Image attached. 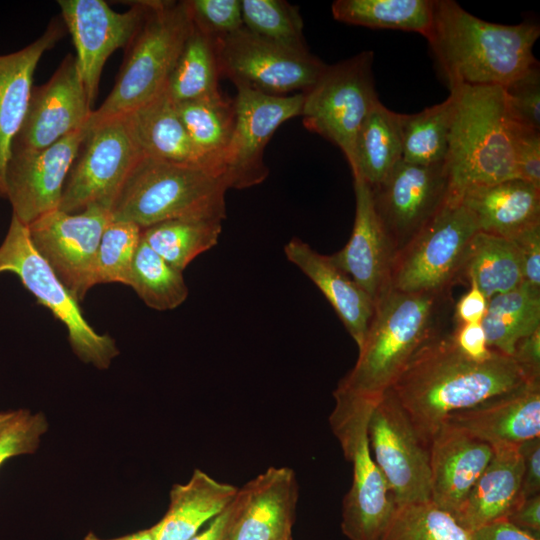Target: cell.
Wrapping results in <instances>:
<instances>
[{
  "mask_svg": "<svg viewBox=\"0 0 540 540\" xmlns=\"http://www.w3.org/2000/svg\"><path fill=\"white\" fill-rule=\"evenodd\" d=\"M235 87V125L225 180L229 189H246L261 184L269 175L265 147L278 127L301 115L304 93L274 96L245 86Z\"/></svg>",
  "mask_w": 540,
  "mask_h": 540,
  "instance_id": "2e32d148",
  "label": "cell"
},
{
  "mask_svg": "<svg viewBox=\"0 0 540 540\" xmlns=\"http://www.w3.org/2000/svg\"><path fill=\"white\" fill-rule=\"evenodd\" d=\"M141 241L136 224L111 218L102 234L92 272L91 286L121 283L128 286L135 253Z\"/></svg>",
  "mask_w": 540,
  "mask_h": 540,
  "instance_id": "ab89813d",
  "label": "cell"
},
{
  "mask_svg": "<svg viewBox=\"0 0 540 540\" xmlns=\"http://www.w3.org/2000/svg\"><path fill=\"white\" fill-rule=\"evenodd\" d=\"M398 114L379 100L358 131L350 168L353 176L362 178L370 187L381 183L402 160Z\"/></svg>",
  "mask_w": 540,
  "mask_h": 540,
  "instance_id": "4dcf8cb0",
  "label": "cell"
},
{
  "mask_svg": "<svg viewBox=\"0 0 540 540\" xmlns=\"http://www.w3.org/2000/svg\"><path fill=\"white\" fill-rule=\"evenodd\" d=\"M142 157L125 115L88 127L58 209L78 213L89 206H100L111 212L123 184Z\"/></svg>",
  "mask_w": 540,
  "mask_h": 540,
  "instance_id": "8fae6325",
  "label": "cell"
},
{
  "mask_svg": "<svg viewBox=\"0 0 540 540\" xmlns=\"http://www.w3.org/2000/svg\"><path fill=\"white\" fill-rule=\"evenodd\" d=\"M479 231L460 200H450L393 258L388 288L401 292H443L462 280L468 249Z\"/></svg>",
  "mask_w": 540,
  "mask_h": 540,
  "instance_id": "9c48e42d",
  "label": "cell"
},
{
  "mask_svg": "<svg viewBox=\"0 0 540 540\" xmlns=\"http://www.w3.org/2000/svg\"><path fill=\"white\" fill-rule=\"evenodd\" d=\"M435 0H336L333 17L340 22L373 29L417 32L427 37Z\"/></svg>",
  "mask_w": 540,
  "mask_h": 540,
  "instance_id": "836d02e7",
  "label": "cell"
},
{
  "mask_svg": "<svg viewBox=\"0 0 540 540\" xmlns=\"http://www.w3.org/2000/svg\"><path fill=\"white\" fill-rule=\"evenodd\" d=\"M374 54L363 51L327 65L304 93V126L336 145L351 166L358 131L379 101L372 72Z\"/></svg>",
  "mask_w": 540,
  "mask_h": 540,
  "instance_id": "30bf717a",
  "label": "cell"
},
{
  "mask_svg": "<svg viewBox=\"0 0 540 540\" xmlns=\"http://www.w3.org/2000/svg\"><path fill=\"white\" fill-rule=\"evenodd\" d=\"M451 336L456 346L472 359L485 360L494 352L487 345L481 323H455Z\"/></svg>",
  "mask_w": 540,
  "mask_h": 540,
  "instance_id": "7dc6e473",
  "label": "cell"
},
{
  "mask_svg": "<svg viewBox=\"0 0 540 540\" xmlns=\"http://www.w3.org/2000/svg\"><path fill=\"white\" fill-rule=\"evenodd\" d=\"M151 1H139L125 12L103 0H60L61 19L76 50L81 78L91 106L98 93L103 67L110 55L130 44L140 29Z\"/></svg>",
  "mask_w": 540,
  "mask_h": 540,
  "instance_id": "e0dca14e",
  "label": "cell"
},
{
  "mask_svg": "<svg viewBox=\"0 0 540 540\" xmlns=\"http://www.w3.org/2000/svg\"><path fill=\"white\" fill-rule=\"evenodd\" d=\"M371 191L375 211L395 256L448 201L445 162L418 165L401 160Z\"/></svg>",
  "mask_w": 540,
  "mask_h": 540,
  "instance_id": "5bb4252c",
  "label": "cell"
},
{
  "mask_svg": "<svg viewBox=\"0 0 540 540\" xmlns=\"http://www.w3.org/2000/svg\"><path fill=\"white\" fill-rule=\"evenodd\" d=\"M481 325L488 347L512 357L516 343L540 328V291L523 281L493 296Z\"/></svg>",
  "mask_w": 540,
  "mask_h": 540,
  "instance_id": "1f68e13d",
  "label": "cell"
},
{
  "mask_svg": "<svg viewBox=\"0 0 540 540\" xmlns=\"http://www.w3.org/2000/svg\"><path fill=\"white\" fill-rule=\"evenodd\" d=\"M193 24L215 39L243 28L241 0L186 1Z\"/></svg>",
  "mask_w": 540,
  "mask_h": 540,
  "instance_id": "7bdbcfd3",
  "label": "cell"
},
{
  "mask_svg": "<svg viewBox=\"0 0 540 540\" xmlns=\"http://www.w3.org/2000/svg\"><path fill=\"white\" fill-rule=\"evenodd\" d=\"M512 358L533 384H540V328L520 339Z\"/></svg>",
  "mask_w": 540,
  "mask_h": 540,
  "instance_id": "681fc988",
  "label": "cell"
},
{
  "mask_svg": "<svg viewBox=\"0 0 540 540\" xmlns=\"http://www.w3.org/2000/svg\"><path fill=\"white\" fill-rule=\"evenodd\" d=\"M223 177L203 168L142 157L111 207V218L141 229L172 219L226 218Z\"/></svg>",
  "mask_w": 540,
  "mask_h": 540,
  "instance_id": "5b68a950",
  "label": "cell"
},
{
  "mask_svg": "<svg viewBox=\"0 0 540 540\" xmlns=\"http://www.w3.org/2000/svg\"><path fill=\"white\" fill-rule=\"evenodd\" d=\"M82 540H156L153 526L111 539H103L95 533L89 532Z\"/></svg>",
  "mask_w": 540,
  "mask_h": 540,
  "instance_id": "11a10c76",
  "label": "cell"
},
{
  "mask_svg": "<svg viewBox=\"0 0 540 540\" xmlns=\"http://www.w3.org/2000/svg\"><path fill=\"white\" fill-rule=\"evenodd\" d=\"M176 109L202 168L225 179L227 155L235 125L234 100L218 91L176 104Z\"/></svg>",
  "mask_w": 540,
  "mask_h": 540,
  "instance_id": "f546056e",
  "label": "cell"
},
{
  "mask_svg": "<svg viewBox=\"0 0 540 540\" xmlns=\"http://www.w3.org/2000/svg\"><path fill=\"white\" fill-rule=\"evenodd\" d=\"M356 209L346 245L331 260L376 301L387 291L394 253L374 208L371 187L353 176Z\"/></svg>",
  "mask_w": 540,
  "mask_h": 540,
  "instance_id": "7402d4cb",
  "label": "cell"
},
{
  "mask_svg": "<svg viewBox=\"0 0 540 540\" xmlns=\"http://www.w3.org/2000/svg\"><path fill=\"white\" fill-rule=\"evenodd\" d=\"M512 127L517 178L540 188V131L513 120Z\"/></svg>",
  "mask_w": 540,
  "mask_h": 540,
  "instance_id": "f6af8a7d",
  "label": "cell"
},
{
  "mask_svg": "<svg viewBox=\"0 0 540 540\" xmlns=\"http://www.w3.org/2000/svg\"><path fill=\"white\" fill-rule=\"evenodd\" d=\"M430 502L454 518L493 456V448L443 423L430 440Z\"/></svg>",
  "mask_w": 540,
  "mask_h": 540,
  "instance_id": "44dd1931",
  "label": "cell"
},
{
  "mask_svg": "<svg viewBox=\"0 0 540 540\" xmlns=\"http://www.w3.org/2000/svg\"><path fill=\"white\" fill-rule=\"evenodd\" d=\"M192 28L186 1H151L140 29L126 48L111 92L92 111L87 126L128 114L158 96Z\"/></svg>",
  "mask_w": 540,
  "mask_h": 540,
  "instance_id": "8992f818",
  "label": "cell"
},
{
  "mask_svg": "<svg viewBox=\"0 0 540 540\" xmlns=\"http://www.w3.org/2000/svg\"><path fill=\"white\" fill-rule=\"evenodd\" d=\"M506 520L539 540L540 494L523 499Z\"/></svg>",
  "mask_w": 540,
  "mask_h": 540,
  "instance_id": "816d5d0a",
  "label": "cell"
},
{
  "mask_svg": "<svg viewBox=\"0 0 540 540\" xmlns=\"http://www.w3.org/2000/svg\"><path fill=\"white\" fill-rule=\"evenodd\" d=\"M64 34L62 19H53L38 39L21 50L0 55V197H6L11 148L28 110L37 64Z\"/></svg>",
  "mask_w": 540,
  "mask_h": 540,
  "instance_id": "cb8c5ba5",
  "label": "cell"
},
{
  "mask_svg": "<svg viewBox=\"0 0 540 540\" xmlns=\"http://www.w3.org/2000/svg\"><path fill=\"white\" fill-rule=\"evenodd\" d=\"M474 283L489 300L523 282L522 262L507 238L478 231L471 240L462 279Z\"/></svg>",
  "mask_w": 540,
  "mask_h": 540,
  "instance_id": "d6a6232c",
  "label": "cell"
},
{
  "mask_svg": "<svg viewBox=\"0 0 540 540\" xmlns=\"http://www.w3.org/2000/svg\"><path fill=\"white\" fill-rule=\"evenodd\" d=\"M455 111L452 93L441 103L415 114H398L402 160L418 165L446 161Z\"/></svg>",
  "mask_w": 540,
  "mask_h": 540,
  "instance_id": "d590c367",
  "label": "cell"
},
{
  "mask_svg": "<svg viewBox=\"0 0 540 540\" xmlns=\"http://www.w3.org/2000/svg\"><path fill=\"white\" fill-rule=\"evenodd\" d=\"M11 272L58 319L68 332L73 352L84 363L107 369L118 356L116 341L93 329L81 312L79 301L34 248L28 228L12 214L0 245V273Z\"/></svg>",
  "mask_w": 540,
  "mask_h": 540,
  "instance_id": "ba28073f",
  "label": "cell"
},
{
  "mask_svg": "<svg viewBox=\"0 0 540 540\" xmlns=\"http://www.w3.org/2000/svg\"><path fill=\"white\" fill-rule=\"evenodd\" d=\"M523 459L521 496L523 499L540 494V437L518 446Z\"/></svg>",
  "mask_w": 540,
  "mask_h": 540,
  "instance_id": "c3c4849f",
  "label": "cell"
},
{
  "mask_svg": "<svg viewBox=\"0 0 540 540\" xmlns=\"http://www.w3.org/2000/svg\"><path fill=\"white\" fill-rule=\"evenodd\" d=\"M285 540H293V537L287 538V539H285Z\"/></svg>",
  "mask_w": 540,
  "mask_h": 540,
  "instance_id": "6f0895ef",
  "label": "cell"
},
{
  "mask_svg": "<svg viewBox=\"0 0 540 540\" xmlns=\"http://www.w3.org/2000/svg\"><path fill=\"white\" fill-rule=\"evenodd\" d=\"M243 26L283 48L309 52L298 6L283 0H241Z\"/></svg>",
  "mask_w": 540,
  "mask_h": 540,
  "instance_id": "f35d334b",
  "label": "cell"
},
{
  "mask_svg": "<svg viewBox=\"0 0 540 540\" xmlns=\"http://www.w3.org/2000/svg\"><path fill=\"white\" fill-rule=\"evenodd\" d=\"M510 240L521 258L523 281L540 291V222L525 228Z\"/></svg>",
  "mask_w": 540,
  "mask_h": 540,
  "instance_id": "bcb514c9",
  "label": "cell"
},
{
  "mask_svg": "<svg viewBox=\"0 0 540 540\" xmlns=\"http://www.w3.org/2000/svg\"><path fill=\"white\" fill-rule=\"evenodd\" d=\"M220 77L274 96L305 92L326 64L310 52H295L248 31L245 27L217 40Z\"/></svg>",
  "mask_w": 540,
  "mask_h": 540,
  "instance_id": "4fadbf2b",
  "label": "cell"
},
{
  "mask_svg": "<svg viewBox=\"0 0 540 540\" xmlns=\"http://www.w3.org/2000/svg\"><path fill=\"white\" fill-rule=\"evenodd\" d=\"M21 409L0 412V433L20 414Z\"/></svg>",
  "mask_w": 540,
  "mask_h": 540,
  "instance_id": "9f6ffc18",
  "label": "cell"
},
{
  "mask_svg": "<svg viewBox=\"0 0 540 540\" xmlns=\"http://www.w3.org/2000/svg\"><path fill=\"white\" fill-rule=\"evenodd\" d=\"M502 88L510 118L522 126L540 131L539 62Z\"/></svg>",
  "mask_w": 540,
  "mask_h": 540,
  "instance_id": "b9f144b4",
  "label": "cell"
},
{
  "mask_svg": "<svg viewBox=\"0 0 540 540\" xmlns=\"http://www.w3.org/2000/svg\"><path fill=\"white\" fill-rule=\"evenodd\" d=\"M88 127L35 152L11 155L6 171V197L12 214L24 225L59 208L70 168Z\"/></svg>",
  "mask_w": 540,
  "mask_h": 540,
  "instance_id": "d6986e66",
  "label": "cell"
},
{
  "mask_svg": "<svg viewBox=\"0 0 540 540\" xmlns=\"http://www.w3.org/2000/svg\"><path fill=\"white\" fill-rule=\"evenodd\" d=\"M76 57L68 54L44 84L33 87L11 155L42 150L83 128L93 111Z\"/></svg>",
  "mask_w": 540,
  "mask_h": 540,
  "instance_id": "ac0fdd59",
  "label": "cell"
},
{
  "mask_svg": "<svg viewBox=\"0 0 540 540\" xmlns=\"http://www.w3.org/2000/svg\"><path fill=\"white\" fill-rule=\"evenodd\" d=\"M458 200L479 231L507 239L540 222V188L520 178L467 189Z\"/></svg>",
  "mask_w": 540,
  "mask_h": 540,
  "instance_id": "4316f807",
  "label": "cell"
},
{
  "mask_svg": "<svg viewBox=\"0 0 540 540\" xmlns=\"http://www.w3.org/2000/svg\"><path fill=\"white\" fill-rule=\"evenodd\" d=\"M48 429L46 416L21 409L20 414L0 433V465L19 455L33 454Z\"/></svg>",
  "mask_w": 540,
  "mask_h": 540,
  "instance_id": "ee69618b",
  "label": "cell"
},
{
  "mask_svg": "<svg viewBox=\"0 0 540 540\" xmlns=\"http://www.w3.org/2000/svg\"><path fill=\"white\" fill-rule=\"evenodd\" d=\"M110 219L109 209L89 206L78 213L56 209L27 225L34 248L79 302L92 288L97 249Z\"/></svg>",
  "mask_w": 540,
  "mask_h": 540,
  "instance_id": "9a60e30c",
  "label": "cell"
},
{
  "mask_svg": "<svg viewBox=\"0 0 540 540\" xmlns=\"http://www.w3.org/2000/svg\"><path fill=\"white\" fill-rule=\"evenodd\" d=\"M128 286L148 307L158 311L179 307L189 294L183 272L142 240L134 256Z\"/></svg>",
  "mask_w": 540,
  "mask_h": 540,
  "instance_id": "74e56055",
  "label": "cell"
},
{
  "mask_svg": "<svg viewBox=\"0 0 540 540\" xmlns=\"http://www.w3.org/2000/svg\"><path fill=\"white\" fill-rule=\"evenodd\" d=\"M493 451L455 517L469 531L507 519L523 500V459L518 446H497Z\"/></svg>",
  "mask_w": 540,
  "mask_h": 540,
  "instance_id": "484cf974",
  "label": "cell"
},
{
  "mask_svg": "<svg viewBox=\"0 0 540 540\" xmlns=\"http://www.w3.org/2000/svg\"><path fill=\"white\" fill-rule=\"evenodd\" d=\"M125 116L144 156L202 168L176 104L165 90Z\"/></svg>",
  "mask_w": 540,
  "mask_h": 540,
  "instance_id": "f1b7e54d",
  "label": "cell"
},
{
  "mask_svg": "<svg viewBox=\"0 0 540 540\" xmlns=\"http://www.w3.org/2000/svg\"><path fill=\"white\" fill-rule=\"evenodd\" d=\"M217 40L193 24L164 88L175 104L206 97L219 91Z\"/></svg>",
  "mask_w": 540,
  "mask_h": 540,
  "instance_id": "e575fe53",
  "label": "cell"
},
{
  "mask_svg": "<svg viewBox=\"0 0 540 540\" xmlns=\"http://www.w3.org/2000/svg\"><path fill=\"white\" fill-rule=\"evenodd\" d=\"M284 253L326 297L359 349L374 313L370 296L329 255L318 253L301 239L293 237Z\"/></svg>",
  "mask_w": 540,
  "mask_h": 540,
  "instance_id": "d4e9b609",
  "label": "cell"
},
{
  "mask_svg": "<svg viewBox=\"0 0 540 540\" xmlns=\"http://www.w3.org/2000/svg\"><path fill=\"white\" fill-rule=\"evenodd\" d=\"M451 331L423 346L390 388L427 447L450 414L540 385L531 383L514 359L499 351L485 360L468 357Z\"/></svg>",
  "mask_w": 540,
  "mask_h": 540,
  "instance_id": "6da1fadb",
  "label": "cell"
},
{
  "mask_svg": "<svg viewBox=\"0 0 540 540\" xmlns=\"http://www.w3.org/2000/svg\"><path fill=\"white\" fill-rule=\"evenodd\" d=\"M233 519L234 506L232 500L221 514L211 520L204 529L189 540H230Z\"/></svg>",
  "mask_w": 540,
  "mask_h": 540,
  "instance_id": "db71d44e",
  "label": "cell"
},
{
  "mask_svg": "<svg viewBox=\"0 0 540 540\" xmlns=\"http://www.w3.org/2000/svg\"><path fill=\"white\" fill-rule=\"evenodd\" d=\"M454 303L451 291L388 288L375 303L354 367L337 389L376 403L423 346L454 328Z\"/></svg>",
  "mask_w": 540,
  "mask_h": 540,
  "instance_id": "7a4b0ae2",
  "label": "cell"
},
{
  "mask_svg": "<svg viewBox=\"0 0 540 540\" xmlns=\"http://www.w3.org/2000/svg\"><path fill=\"white\" fill-rule=\"evenodd\" d=\"M497 446H519L540 437V385H530L450 414L444 421Z\"/></svg>",
  "mask_w": 540,
  "mask_h": 540,
  "instance_id": "603a6c76",
  "label": "cell"
},
{
  "mask_svg": "<svg viewBox=\"0 0 540 540\" xmlns=\"http://www.w3.org/2000/svg\"><path fill=\"white\" fill-rule=\"evenodd\" d=\"M333 395L330 425L352 464V484L342 503L341 530L349 540H381L397 507L369 445L368 420L376 403L338 389Z\"/></svg>",
  "mask_w": 540,
  "mask_h": 540,
  "instance_id": "52a82bcc",
  "label": "cell"
},
{
  "mask_svg": "<svg viewBox=\"0 0 540 540\" xmlns=\"http://www.w3.org/2000/svg\"><path fill=\"white\" fill-rule=\"evenodd\" d=\"M472 540H536L506 519L495 521L471 531Z\"/></svg>",
  "mask_w": 540,
  "mask_h": 540,
  "instance_id": "f5cc1de1",
  "label": "cell"
},
{
  "mask_svg": "<svg viewBox=\"0 0 540 540\" xmlns=\"http://www.w3.org/2000/svg\"><path fill=\"white\" fill-rule=\"evenodd\" d=\"M368 438L396 507L429 502V449L390 389L370 412Z\"/></svg>",
  "mask_w": 540,
  "mask_h": 540,
  "instance_id": "7c38bea8",
  "label": "cell"
},
{
  "mask_svg": "<svg viewBox=\"0 0 540 540\" xmlns=\"http://www.w3.org/2000/svg\"><path fill=\"white\" fill-rule=\"evenodd\" d=\"M298 500L293 469L269 467L249 480L233 499L230 540H285L292 537Z\"/></svg>",
  "mask_w": 540,
  "mask_h": 540,
  "instance_id": "ffe728a7",
  "label": "cell"
},
{
  "mask_svg": "<svg viewBox=\"0 0 540 540\" xmlns=\"http://www.w3.org/2000/svg\"><path fill=\"white\" fill-rule=\"evenodd\" d=\"M221 220L172 219L141 229V240L180 271L213 248L222 232Z\"/></svg>",
  "mask_w": 540,
  "mask_h": 540,
  "instance_id": "8d00e7d4",
  "label": "cell"
},
{
  "mask_svg": "<svg viewBox=\"0 0 540 540\" xmlns=\"http://www.w3.org/2000/svg\"><path fill=\"white\" fill-rule=\"evenodd\" d=\"M535 22L502 25L480 19L452 0H435L426 37L449 89L504 87L538 63Z\"/></svg>",
  "mask_w": 540,
  "mask_h": 540,
  "instance_id": "3957f363",
  "label": "cell"
},
{
  "mask_svg": "<svg viewBox=\"0 0 540 540\" xmlns=\"http://www.w3.org/2000/svg\"><path fill=\"white\" fill-rule=\"evenodd\" d=\"M488 306V299L474 283L454 303L453 317L457 324L481 323Z\"/></svg>",
  "mask_w": 540,
  "mask_h": 540,
  "instance_id": "f907efd6",
  "label": "cell"
},
{
  "mask_svg": "<svg viewBox=\"0 0 540 540\" xmlns=\"http://www.w3.org/2000/svg\"><path fill=\"white\" fill-rule=\"evenodd\" d=\"M381 540H472L449 513L429 502L398 507Z\"/></svg>",
  "mask_w": 540,
  "mask_h": 540,
  "instance_id": "60d3db41",
  "label": "cell"
},
{
  "mask_svg": "<svg viewBox=\"0 0 540 540\" xmlns=\"http://www.w3.org/2000/svg\"><path fill=\"white\" fill-rule=\"evenodd\" d=\"M445 161L450 200L467 189L517 178L512 120L500 86L457 87Z\"/></svg>",
  "mask_w": 540,
  "mask_h": 540,
  "instance_id": "277c9868",
  "label": "cell"
},
{
  "mask_svg": "<svg viewBox=\"0 0 540 540\" xmlns=\"http://www.w3.org/2000/svg\"><path fill=\"white\" fill-rule=\"evenodd\" d=\"M237 491L238 487L195 469L186 483L172 486L168 509L153 525L155 539H191L230 505Z\"/></svg>",
  "mask_w": 540,
  "mask_h": 540,
  "instance_id": "83f0119b",
  "label": "cell"
}]
</instances>
